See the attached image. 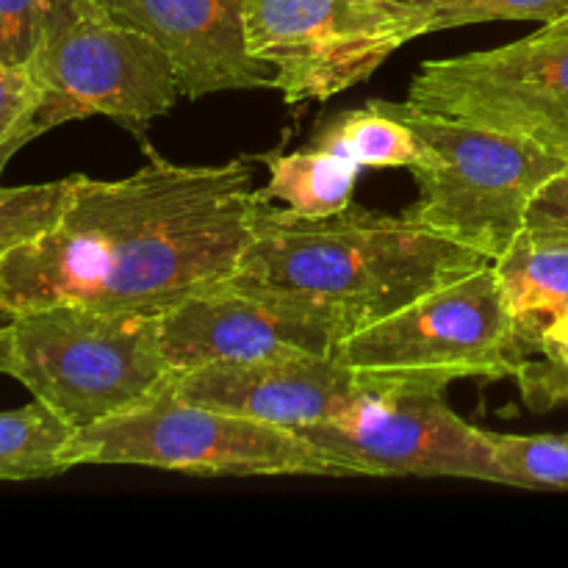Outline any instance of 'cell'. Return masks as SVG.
Masks as SVG:
<instances>
[{"mask_svg": "<svg viewBox=\"0 0 568 568\" xmlns=\"http://www.w3.org/2000/svg\"><path fill=\"white\" fill-rule=\"evenodd\" d=\"M491 264L514 320L516 342L530 358L549 327L568 316V233L525 227Z\"/></svg>", "mask_w": 568, "mask_h": 568, "instance_id": "cell-14", "label": "cell"}, {"mask_svg": "<svg viewBox=\"0 0 568 568\" xmlns=\"http://www.w3.org/2000/svg\"><path fill=\"white\" fill-rule=\"evenodd\" d=\"M333 358L366 375L449 386L514 377L527 355L514 333L491 261L430 288L394 314L361 325Z\"/></svg>", "mask_w": 568, "mask_h": 568, "instance_id": "cell-7", "label": "cell"}, {"mask_svg": "<svg viewBox=\"0 0 568 568\" xmlns=\"http://www.w3.org/2000/svg\"><path fill=\"white\" fill-rule=\"evenodd\" d=\"M514 381L525 405L536 414L568 405V344H549L525 358Z\"/></svg>", "mask_w": 568, "mask_h": 568, "instance_id": "cell-21", "label": "cell"}, {"mask_svg": "<svg viewBox=\"0 0 568 568\" xmlns=\"http://www.w3.org/2000/svg\"><path fill=\"white\" fill-rule=\"evenodd\" d=\"M122 26L153 39L175 67L183 98L231 89H275V67L255 59L244 0H94Z\"/></svg>", "mask_w": 568, "mask_h": 568, "instance_id": "cell-13", "label": "cell"}, {"mask_svg": "<svg viewBox=\"0 0 568 568\" xmlns=\"http://www.w3.org/2000/svg\"><path fill=\"white\" fill-rule=\"evenodd\" d=\"M375 375L338 364L333 355H286L270 361H214L172 377L178 397L270 425H316L372 388Z\"/></svg>", "mask_w": 568, "mask_h": 568, "instance_id": "cell-12", "label": "cell"}, {"mask_svg": "<svg viewBox=\"0 0 568 568\" xmlns=\"http://www.w3.org/2000/svg\"><path fill=\"white\" fill-rule=\"evenodd\" d=\"M72 436L75 427L39 399L0 414V480H42L67 471Z\"/></svg>", "mask_w": 568, "mask_h": 568, "instance_id": "cell-17", "label": "cell"}, {"mask_svg": "<svg viewBox=\"0 0 568 568\" xmlns=\"http://www.w3.org/2000/svg\"><path fill=\"white\" fill-rule=\"evenodd\" d=\"M37 100V87L28 67L0 64V175L14 159L11 144Z\"/></svg>", "mask_w": 568, "mask_h": 568, "instance_id": "cell-23", "label": "cell"}, {"mask_svg": "<svg viewBox=\"0 0 568 568\" xmlns=\"http://www.w3.org/2000/svg\"><path fill=\"white\" fill-rule=\"evenodd\" d=\"M11 369V344H9V331L6 325H0V372L9 375Z\"/></svg>", "mask_w": 568, "mask_h": 568, "instance_id": "cell-26", "label": "cell"}, {"mask_svg": "<svg viewBox=\"0 0 568 568\" xmlns=\"http://www.w3.org/2000/svg\"><path fill=\"white\" fill-rule=\"evenodd\" d=\"M388 105L425 144V161L410 170L419 200L405 216L488 261L516 242L536 194L568 166L558 155L494 128L416 109L408 100H388Z\"/></svg>", "mask_w": 568, "mask_h": 568, "instance_id": "cell-5", "label": "cell"}, {"mask_svg": "<svg viewBox=\"0 0 568 568\" xmlns=\"http://www.w3.org/2000/svg\"><path fill=\"white\" fill-rule=\"evenodd\" d=\"M483 261L488 258L477 250L408 216L349 205L327 220L305 222L261 197L236 275L331 300L369 325Z\"/></svg>", "mask_w": 568, "mask_h": 568, "instance_id": "cell-2", "label": "cell"}, {"mask_svg": "<svg viewBox=\"0 0 568 568\" xmlns=\"http://www.w3.org/2000/svg\"><path fill=\"white\" fill-rule=\"evenodd\" d=\"M549 344H568V316H566V320H560L555 327H549V333L544 336L541 347H549ZM541 347H538V349H541Z\"/></svg>", "mask_w": 568, "mask_h": 568, "instance_id": "cell-25", "label": "cell"}, {"mask_svg": "<svg viewBox=\"0 0 568 568\" xmlns=\"http://www.w3.org/2000/svg\"><path fill=\"white\" fill-rule=\"evenodd\" d=\"M144 153L120 181L72 175L59 220L0 264V316L64 303L159 316L236 275L261 203L250 161Z\"/></svg>", "mask_w": 568, "mask_h": 568, "instance_id": "cell-1", "label": "cell"}, {"mask_svg": "<svg viewBox=\"0 0 568 568\" xmlns=\"http://www.w3.org/2000/svg\"><path fill=\"white\" fill-rule=\"evenodd\" d=\"M37 100L11 153L72 120L103 114L144 142L153 120L183 98L175 67L144 33L105 14L94 0H48L42 39L28 61Z\"/></svg>", "mask_w": 568, "mask_h": 568, "instance_id": "cell-3", "label": "cell"}, {"mask_svg": "<svg viewBox=\"0 0 568 568\" xmlns=\"http://www.w3.org/2000/svg\"><path fill=\"white\" fill-rule=\"evenodd\" d=\"M64 460L70 469L150 466L209 477H342L303 433L189 403L178 397L172 381L164 392L125 414L78 427Z\"/></svg>", "mask_w": 568, "mask_h": 568, "instance_id": "cell-6", "label": "cell"}, {"mask_svg": "<svg viewBox=\"0 0 568 568\" xmlns=\"http://www.w3.org/2000/svg\"><path fill=\"white\" fill-rule=\"evenodd\" d=\"M503 486L568 491V433L564 436H508L488 433Z\"/></svg>", "mask_w": 568, "mask_h": 568, "instance_id": "cell-18", "label": "cell"}, {"mask_svg": "<svg viewBox=\"0 0 568 568\" xmlns=\"http://www.w3.org/2000/svg\"><path fill=\"white\" fill-rule=\"evenodd\" d=\"M525 227L530 231L568 233V166L549 178L527 211Z\"/></svg>", "mask_w": 568, "mask_h": 568, "instance_id": "cell-24", "label": "cell"}, {"mask_svg": "<svg viewBox=\"0 0 568 568\" xmlns=\"http://www.w3.org/2000/svg\"><path fill=\"white\" fill-rule=\"evenodd\" d=\"M447 386L375 375L372 388L316 425L300 427L342 477H455L503 483L491 438L460 419Z\"/></svg>", "mask_w": 568, "mask_h": 568, "instance_id": "cell-9", "label": "cell"}, {"mask_svg": "<svg viewBox=\"0 0 568 568\" xmlns=\"http://www.w3.org/2000/svg\"><path fill=\"white\" fill-rule=\"evenodd\" d=\"M72 175L31 186H0V264L11 250L48 231L64 211Z\"/></svg>", "mask_w": 568, "mask_h": 568, "instance_id": "cell-19", "label": "cell"}, {"mask_svg": "<svg viewBox=\"0 0 568 568\" xmlns=\"http://www.w3.org/2000/svg\"><path fill=\"white\" fill-rule=\"evenodd\" d=\"M361 320L344 305L233 275L159 314V342L172 369L214 361L336 355Z\"/></svg>", "mask_w": 568, "mask_h": 568, "instance_id": "cell-11", "label": "cell"}, {"mask_svg": "<svg viewBox=\"0 0 568 568\" xmlns=\"http://www.w3.org/2000/svg\"><path fill=\"white\" fill-rule=\"evenodd\" d=\"M408 103L568 161V14L499 48L425 61Z\"/></svg>", "mask_w": 568, "mask_h": 568, "instance_id": "cell-10", "label": "cell"}, {"mask_svg": "<svg viewBox=\"0 0 568 568\" xmlns=\"http://www.w3.org/2000/svg\"><path fill=\"white\" fill-rule=\"evenodd\" d=\"M311 144L336 150L364 170H414L425 161V144L408 122L394 114L388 100H372L364 109L327 116Z\"/></svg>", "mask_w": 568, "mask_h": 568, "instance_id": "cell-16", "label": "cell"}, {"mask_svg": "<svg viewBox=\"0 0 568 568\" xmlns=\"http://www.w3.org/2000/svg\"><path fill=\"white\" fill-rule=\"evenodd\" d=\"M244 33L288 105L322 103L427 37V14L416 0H244Z\"/></svg>", "mask_w": 568, "mask_h": 568, "instance_id": "cell-8", "label": "cell"}, {"mask_svg": "<svg viewBox=\"0 0 568 568\" xmlns=\"http://www.w3.org/2000/svg\"><path fill=\"white\" fill-rule=\"evenodd\" d=\"M261 161L270 170V183L258 189L261 197L270 203H283L286 214L305 222L327 220L349 209L364 172V166L347 155L316 144L294 153L272 150L261 155Z\"/></svg>", "mask_w": 568, "mask_h": 568, "instance_id": "cell-15", "label": "cell"}, {"mask_svg": "<svg viewBox=\"0 0 568 568\" xmlns=\"http://www.w3.org/2000/svg\"><path fill=\"white\" fill-rule=\"evenodd\" d=\"M6 331L9 375L75 430L148 403L175 377L153 314L44 305L9 316Z\"/></svg>", "mask_w": 568, "mask_h": 568, "instance_id": "cell-4", "label": "cell"}, {"mask_svg": "<svg viewBox=\"0 0 568 568\" xmlns=\"http://www.w3.org/2000/svg\"><path fill=\"white\" fill-rule=\"evenodd\" d=\"M48 0H0V64L28 67L42 39Z\"/></svg>", "mask_w": 568, "mask_h": 568, "instance_id": "cell-22", "label": "cell"}, {"mask_svg": "<svg viewBox=\"0 0 568 568\" xmlns=\"http://www.w3.org/2000/svg\"><path fill=\"white\" fill-rule=\"evenodd\" d=\"M427 14V33L499 20L552 22L568 14V0H416Z\"/></svg>", "mask_w": 568, "mask_h": 568, "instance_id": "cell-20", "label": "cell"}]
</instances>
